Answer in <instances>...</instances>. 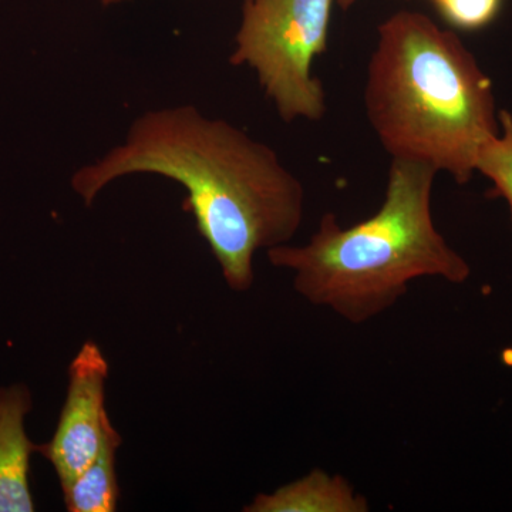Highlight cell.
<instances>
[{"instance_id":"10","label":"cell","mask_w":512,"mask_h":512,"mask_svg":"<svg viewBox=\"0 0 512 512\" xmlns=\"http://www.w3.org/2000/svg\"><path fill=\"white\" fill-rule=\"evenodd\" d=\"M434 3L451 25L474 30L493 22L503 0H437Z\"/></svg>"},{"instance_id":"6","label":"cell","mask_w":512,"mask_h":512,"mask_svg":"<svg viewBox=\"0 0 512 512\" xmlns=\"http://www.w3.org/2000/svg\"><path fill=\"white\" fill-rule=\"evenodd\" d=\"M32 410L28 387L0 389V512L35 511L30 491V456L37 446L29 440L25 417Z\"/></svg>"},{"instance_id":"8","label":"cell","mask_w":512,"mask_h":512,"mask_svg":"<svg viewBox=\"0 0 512 512\" xmlns=\"http://www.w3.org/2000/svg\"><path fill=\"white\" fill-rule=\"evenodd\" d=\"M123 443L111 424L104 421L103 443L92 464L64 488V504L70 512H113L120 498L116 473V454Z\"/></svg>"},{"instance_id":"2","label":"cell","mask_w":512,"mask_h":512,"mask_svg":"<svg viewBox=\"0 0 512 512\" xmlns=\"http://www.w3.org/2000/svg\"><path fill=\"white\" fill-rule=\"evenodd\" d=\"M370 126L393 160L414 161L464 185L500 131L493 83L473 53L424 13L400 10L377 29L365 86Z\"/></svg>"},{"instance_id":"4","label":"cell","mask_w":512,"mask_h":512,"mask_svg":"<svg viewBox=\"0 0 512 512\" xmlns=\"http://www.w3.org/2000/svg\"><path fill=\"white\" fill-rule=\"evenodd\" d=\"M336 0H245L231 63L248 64L285 121H318L326 113L312 64L328 47Z\"/></svg>"},{"instance_id":"12","label":"cell","mask_w":512,"mask_h":512,"mask_svg":"<svg viewBox=\"0 0 512 512\" xmlns=\"http://www.w3.org/2000/svg\"><path fill=\"white\" fill-rule=\"evenodd\" d=\"M101 2H103L104 5H111V3H119L123 2V0H101Z\"/></svg>"},{"instance_id":"1","label":"cell","mask_w":512,"mask_h":512,"mask_svg":"<svg viewBox=\"0 0 512 512\" xmlns=\"http://www.w3.org/2000/svg\"><path fill=\"white\" fill-rule=\"evenodd\" d=\"M141 173L187 190L185 208L235 292L254 284L256 252L288 244L302 224L305 191L275 151L194 107L137 119L124 144L74 174L73 188L90 205L111 181Z\"/></svg>"},{"instance_id":"9","label":"cell","mask_w":512,"mask_h":512,"mask_svg":"<svg viewBox=\"0 0 512 512\" xmlns=\"http://www.w3.org/2000/svg\"><path fill=\"white\" fill-rule=\"evenodd\" d=\"M498 117L500 131L478 153L476 173L487 177L507 201L512 220V114L501 110Z\"/></svg>"},{"instance_id":"3","label":"cell","mask_w":512,"mask_h":512,"mask_svg":"<svg viewBox=\"0 0 512 512\" xmlns=\"http://www.w3.org/2000/svg\"><path fill=\"white\" fill-rule=\"evenodd\" d=\"M436 175L431 165L392 160L375 215L345 228L328 212L308 244L268 249L269 262L293 272V288L306 301L353 325L392 308L416 279L464 284L470 265L448 245L431 214Z\"/></svg>"},{"instance_id":"13","label":"cell","mask_w":512,"mask_h":512,"mask_svg":"<svg viewBox=\"0 0 512 512\" xmlns=\"http://www.w3.org/2000/svg\"><path fill=\"white\" fill-rule=\"evenodd\" d=\"M433 2H437V0H433Z\"/></svg>"},{"instance_id":"5","label":"cell","mask_w":512,"mask_h":512,"mask_svg":"<svg viewBox=\"0 0 512 512\" xmlns=\"http://www.w3.org/2000/svg\"><path fill=\"white\" fill-rule=\"evenodd\" d=\"M109 363L93 340H87L69 366V387L55 434L37 453L50 461L62 490L93 463L103 443L109 414L104 407V386Z\"/></svg>"},{"instance_id":"11","label":"cell","mask_w":512,"mask_h":512,"mask_svg":"<svg viewBox=\"0 0 512 512\" xmlns=\"http://www.w3.org/2000/svg\"><path fill=\"white\" fill-rule=\"evenodd\" d=\"M339 3L340 8L349 9L350 6L355 5L356 0H336Z\"/></svg>"},{"instance_id":"7","label":"cell","mask_w":512,"mask_h":512,"mask_svg":"<svg viewBox=\"0 0 512 512\" xmlns=\"http://www.w3.org/2000/svg\"><path fill=\"white\" fill-rule=\"evenodd\" d=\"M247 512H367L365 495L339 474L313 470L305 477L279 487L272 494H258Z\"/></svg>"}]
</instances>
